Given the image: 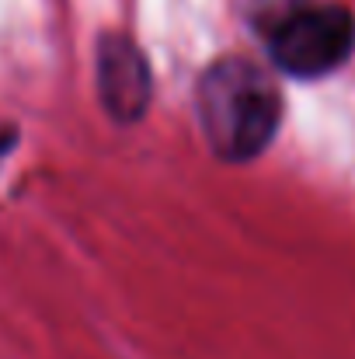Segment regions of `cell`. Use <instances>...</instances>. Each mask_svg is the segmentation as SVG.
<instances>
[{"label": "cell", "instance_id": "cell-2", "mask_svg": "<svg viewBox=\"0 0 355 359\" xmlns=\"http://www.w3.org/2000/svg\"><path fill=\"white\" fill-rule=\"evenodd\" d=\"M355 49V18L338 7H300L286 14L272 35H268V53L279 70L300 81L324 77L338 70Z\"/></svg>", "mask_w": 355, "mask_h": 359}, {"label": "cell", "instance_id": "cell-1", "mask_svg": "<svg viewBox=\"0 0 355 359\" xmlns=\"http://www.w3.org/2000/svg\"><path fill=\"white\" fill-rule=\"evenodd\" d=\"M195 116L213 154L240 164L272 143L282 122V98L261 67L247 60H220L199 81Z\"/></svg>", "mask_w": 355, "mask_h": 359}, {"label": "cell", "instance_id": "cell-4", "mask_svg": "<svg viewBox=\"0 0 355 359\" xmlns=\"http://www.w3.org/2000/svg\"><path fill=\"white\" fill-rule=\"evenodd\" d=\"M7 147H11V136H0V154H4Z\"/></svg>", "mask_w": 355, "mask_h": 359}, {"label": "cell", "instance_id": "cell-3", "mask_svg": "<svg viewBox=\"0 0 355 359\" xmlns=\"http://www.w3.org/2000/svg\"><path fill=\"white\" fill-rule=\"evenodd\" d=\"M98 95L105 112L116 122H139L150 109L153 81L143 49L129 39L109 32L98 46Z\"/></svg>", "mask_w": 355, "mask_h": 359}]
</instances>
